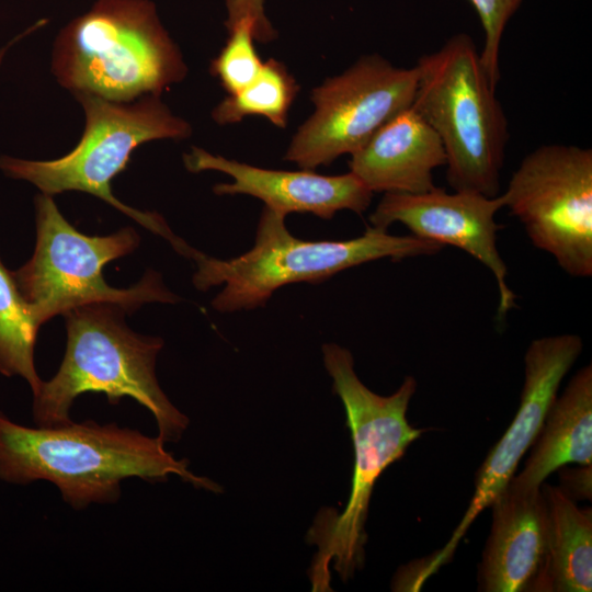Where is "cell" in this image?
Wrapping results in <instances>:
<instances>
[{
    "label": "cell",
    "instance_id": "19",
    "mask_svg": "<svg viewBox=\"0 0 592 592\" xmlns=\"http://www.w3.org/2000/svg\"><path fill=\"white\" fill-rule=\"evenodd\" d=\"M38 328L12 272L0 260V373L23 377L33 395L43 382L34 364Z\"/></svg>",
    "mask_w": 592,
    "mask_h": 592
},
{
    "label": "cell",
    "instance_id": "23",
    "mask_svg": "<svg viewBox=\"0 0 592 592\" xmlns=\"http://www.w3.org/2000/svg\"><path fill=\"white\" fill-rule=\"evenodd\" d=\"M560 485L558 486L568 497L578 500L592 498V465L580 467L562 466L557 469Z\"/></svg>",
    "mask_w": 592,
    "mask_h": 592
},
{
    "label": "cell",
    "instance_id": "1",
    "mask_svg": "<svg viewBox=\"0 0 592 592\" xmlns=\"http://www.w3.org/2000/svg\"><path fill=\"white\" fill-rule=\"evenodd\" d=\"M164 442L116 423L93 420L65 425L26 428L0 412V478L26 485L47 480L76 510L91 503H114L127 478L167 481L175 475L195 488L219 492L210 479L196 476L186 459H175Z\"/></svg>",
    "mask_w": 592,
    "mask_h": 592
},
{
    "label": "cell",
    "instance_id": "5",
    "mask_svg": "<svg viewBox=\"0 0 592 592\" xmlns=\"http://www.w3.org/2000/svg\"><path fill=\"white\" fill-rule=\"evenodd\" d=\"M52 69L73 94L116 103L159 96L187 70L150 0H96L60 31Z\"/></svg>",
    "mask_w": 592,
    "mask_h": 592
},
{
    "label": "cell",
    "instance_id": "4",
    "mask_svg": "<svg viewBox=\"0 0 592 592\" xmlns=\"http://www.w3.org/2000/svg\"><path fill=\"white\" fill-rule=\"evenodd\" d=\"M286 216L263 207L253 247L230 259L192 249L196 264L193 284L200 291L223 286L212 307L223 314L264 306L278 288L294 283L317 284L348 269L390 259L432 255L444 246L413 235H391L369 226L346 240H303L285 225Z\"/></svg>",
    "mask_w": 592,
    "mask_h": 592
},
{
    "label": "cell",
    "instance_id": "22",
    "mask_svg": "<svg viewBox=\"0 0 592 592\" xmlns=\"http://www.w3.org/2000/svg\"><path fill=\"white\" fill-rule=\"evenodd\" d=\"M225 8L227 31L240 20L248 18L253 24L255 41L269 43L276 38L277 33L265 14L264 0H225Z\"/></svg>",
    "mask_w": 592,
    "mask_h": 592
},
{
    "label": "cell",
    "instance_id": "2",
    "mask_svg": "<svg viewBox=\"0 0 592 592\" xmlns=\"http://www.w3.org/2000/svg\"><path fill=\"white\" fill-rule=\"evenodd\" d=\"M325 367L332 389L341 399L354 447L351 493L344 510H321L309 531L318 554L311 569L314 590H329V566L343 580L363 563L365 523L373 488L383 471L401 458L424 429L409 424L407 410L417 389L414 377L407 376L389 396L372 391L358 378L350 350L322 345Z\"/></svg>",
    "mask_w": 592,
    "mask_h": 592
},
{
    "label": "cell",
    "instance_id": "7",
    "mask_svg": "<svg viewBox=\"0 0 592 592\" xmlns=\"http://www.w3.org/2000/svg\"><path fill=\"white\" fill-rule=\"evenodd\" d=\"M86 114V127L77 146L48 161L0 157V169L13 179L29 181L47 195L65 191L92 194L129 216L143 227L167 239L182 253L187 247L164 219L132 208L112 193L111 182L127 166L132 152L155 139L190 137L191 125L174 115L158 95H146L133 104L111 102L91 94H75Z\"/></svg>",
    "mask_w": 592,
    "mask_h": 592
},
{
    "label": "cell",
    "instance_id": "6",
    "mask_svg": "<svg viewBox=\"0 0 592 592\" xmlns=\"http://www.w3.org/2000/svg\"><path fill=\"white\" fill-rule=\"evenodd\" d=\"M415 67L412 105L441 139L448 185L499 195L508 119L474 39L455 34Z\"/></svg>",
    "mask_w": 592,
    "mask_h": 592
},
{
    "label": "cell",
    "instance_id": "12",
    "mask_svg": "<svg viewBox=\"0 0 592 592\" xmlns=\"http://www.w3.org/2000/svg\"><path fill=\"white\" fill-rule=\"evenodd\" d=\"M503 207L500 194L490 197L468 191L449 193L435 186L415 194L384 193L369 215V223L385 229L400 223L413 236L470 254L497 283V319L501 321L516 306V295L506 282L508 267L497 247V234L502 226L496 221V215Z\"/></svg>",
    "mask_w": 592,
    "mask_h": 592
},
{
    "label": "cell",
    "instance_id": "11",
    "mask_svg": "<svg viewBox=\"0 0 592 592\" xmlns=\"http://www.w3.org/2000/svg\"><path fill=\"white\" fill-rule=\"evenodd\" d=\"M582 348V339L573 333L543 337L530 343L524 355V383L519 409L478 469L471 501L451 538L436 553L417 562L420 581L424 582L452 559L471 523L515 475L520 460L536 441L559 386Z\"/></svg>",
    "mask_w": 592,
    "mask_h": 592
},
{
    "label": "cell",
    "instance_id": "8",
    "mask_svg": "<svg viewBox=\"0 0 592 592\" xmlns=\"http://www.w3.org/2000/svg\"><path fill=\"white\" fill-rule=\"evenodd\" d=\"M35 210L33 257L12 274L39 327L54 316L90 304H115L130 315L147 303L181 300L152 270L129 288H114L105 282L103 266L138 247L139 236L133 228L109 236H87L70 225L52 195L44 193L36 196Z\"/></svg>",
    "mask_w": 592,
    "mask_h": 592
},
{
    "label": "cell",
    "instance_id": "3",
    "mask_svg": "<svg viewBox=\"0 0 592 592\" xmlns=\"http://www.w3.org/2000/svg\"><path fill=\"white\" fill-rule=\"evenodd\" d=\"M126 310L110 303L77 307L66 312L67 346L56 375L33 395L34 422L41 428L68 424L75 399L103 392L111 405L130 397L147 408L158 425V437L177 442L189 425L160 388L156 360L163 346L157 337L141 335L124 322Z\"/></svg>",
    "mask_w": 592,
    "mask_h": 592
},
{
    "label": "cell",
    "instance_id": "10",
    "mask_svg": "<svg viewBox=\"0 0 592 592\" xmlns=\"http://www.w3.org/2000/svg\"><path fill=\"white\" fill-rule=\"evenodd\" d=\"M418 70L379 55L361 57L311 91L312 114L294 134L284 159L314 170L358 150L387 121L412 105Z\"/></svg>",
    "mask_w": 592,
    "mask_h": 592
},
{
    "label": "cell",
    "instance_id": "21",
    "mask_svg": "<svg viewBox=\"0 0 592 592\" xmlns=\"http://www.w3.org/2000/svg\"><path fill=\"white\" fill-rule=\"evenodd\" d=\"M523 0H469L475 8L485 33L480 58L497 88L500 82V47L506 24Z\"/></svg>",
    "mask_w": 592,
    "mask_h": 592
},
{
    "label": "cell",
    "instance_id": "16",
    "mask_svg": "<svg viewBox=\"0 0 592 592\" xmlns=\"http://www.w3.org/2000/svg\"><path fill=\"white\" fill-rule=\"evenodd\" d=\"M524 468L510 483L540 487L569 464L592 465V366H583L556 396Z\"/></svg>",
    "mask_w": 592,
    "mask_h": 592
},
{
    "label": "cell",
    "instance_id": "20",
    "mask_svg": "<svg viewBox=\"0 0 592 592\" xmlns=\"http://www.w3.org/2000/svg\"><path fill=\"white\" fill-rule=\"evenodd\" d=\"M226 45L210 62V73L234 94L249 86L260 73L263 62L254 46L250 19L240 20L230 31Z\"/></svg>",
    "mask_w": 592,
    "mask_h": 592
},
{
    "label": "cell",
    "instance_id": "14",
    "mask_svg": "<svg viewBox=\"0 0 592 592\" xmlns=\"http://www.w3.org/2000/svg\"><path fill=\"white\" fill-rule=\"evenodd\" d=\"M490 535L478 567L482 592H543L548 512L540 487L512 483L493 499Z\"/></svg>",
    "mask_w": 592,
    "mask_h": 592
},
{
    "label": "cell",
    "instance_id": "15",
    "mask_svg": "<svg viewBox=\"0 0 592 592\" xmlns=\"http://www.w3.org/2000/svg\"><path fill=\"white\" fill-rule=\"evenodd\" d=\"M444 164L441 139L411 105L352 153L349 168L373 193L415 194L435 187L433 171Z\"/></svg>",
    "mask_w": 592,
    "mask_h": 592
},
{
    "label": "cell",
    "instance_id": "18",
    "mask_svg": "<svg viewBox=\"0 0 592 592\" xmlns=\"http://www.w3.org/2000/svg\"><path fill=\"white\" fill-rule=\"evenodd\" d=\"M298 91L299 86L286 66L270 58L263 62L259 76L239 92L228 94L213 110L212 116L216 123L225 125L259 115L274 126L285 128Z\"/></svg>",
    "mask_w": 592,
    "mask_h": 592
},
{
    "label": "cell",
    "instance_id": "13",
    "mask_svg": "<svg viewBox=\"0 0 592 592\" xmlns=\"http://www.w3.org/2000/svg\"><path fill=\"white\" fill-rule=\"evenodd\" d=\"M190 172L218 171L231 182L213 187L217 195H250L264 206L287 216L310 213L331 219L340 210L363 214L371 205L373 192L352 172L322 175L312 170L287 171L259 168L202 148L193 147L183 156Z\"/></svg>",
    "mask_w": 592,
    "mask_h": 592
},
{
    "label": "cell",
    "instance_id": "17",
    "mask_svg": "<svg viewBox=\"0 0 592 592\" xmlns=\"http://www.w3.org/2000/svg\"><path fill=\"white\" fill-rule=\"evenodd\" d=\"M547 503V559L543 592H591L592 510L558 486L543 483Z\"/></svg>",
    "mask_w": 592,
    "mask_h": 592
},
{
    "label": "cell",
    "instance_id": "9",
    "mask_svg": "<svg viewBox=\"0 0 592 592\" xmlns=\"http://www.w3.org/2000/svg\"><path fill=\"white\" fill-rule=\"evenodd\" d=\"M537 249L573 277L592 276V150L542 145L500 194Z\"/></svg>",
    "mask_w": 592,
    "mask_h": 592
},
{
    "label": "cell",
    "instance_id": "24",
    "mask_svg": "<svg viewBox=\"0 0 592 592\" xmlns=\"http://www.w3.org/2000/svg\"><path fill=\"white\" fill-rule=\"evenodd\" d=\"M27 33H30V31H27L24 34L20 35L19 37L14 38L5 47L0 49V64H1L2 59H3V57H4L5 52L8 50V48H10V46L13 45L20 37H23Z\"/></svg>",
    "mask_w": 592,
    "mask_h": 592
}]
</instances>
